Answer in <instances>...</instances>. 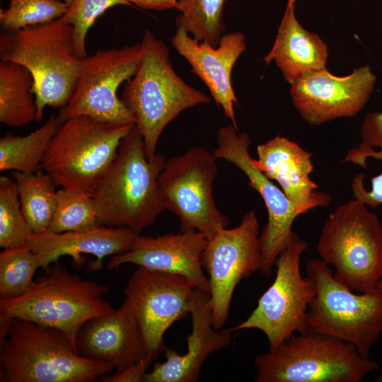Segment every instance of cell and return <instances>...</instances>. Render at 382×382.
Instances as JSON below:
<instances>
[{
	"label": "cell",
	"instance_id": "1",
	"mask_svg": "<svg viewBox=\"0 0 382 382\" xmlns=\"http://www.w3.org/2000/svg\"><path fill=\"white\" fill-rule=\"evenodd\" d=\"M0 324L1 381L91 382L114 368L80 355L57 328L16 318Z\"/></svg>",
	"mask_w": 382,
	"mask_h": 382
},
{
	"label": "cell",
	"instance_id": "2",
	"mask_svg": "<svg viewBox=\"0 0 382 382\" xmlns=\"http://www.w3.org/2000/svg\"><path fill=\"white\" fill-rule=\"evenodd\" d=\"M166 44L148 29L141 42L136 74L126 81L121 98L132 114L149 159L156 154L166 127L183 111L211 102L209 96L190 86L174 71Z\"/></svg>",
	"mask_w": 382,
	"mask_h": 382
},
{
	"label": "cell",
	"instance_id": "3",
	"mask_svg": "<svg viewBox=\"0 0 382 382\" xmlns=\"http://www.w3.org/2000/svg\"><path fill=\"white\" fill-rule=\"evenodd\" d=\"M0 59L21 64L32 74L40 122L46 106L61 109L68 103L83 58L76 50L73 26L60 18L1 33Z\"/></svg>",
	"mask_w": 382,
	"mask_h": 382
},
{
	"label": "cell",
	"instance_id": "4",
	"mask_svg": "<svg viewBox=\"0 0 382 382\" xmlns=\"http://www.w3.org/2000/svg\"><path fill=\"white\" fill-rule=\"evenodd\" d=\"M166 158L146 156L142 135L134 125L122 139L115 160L93 199L98 224L140 232L163 212L157 195V179Z\"/></svg>",
	"mask_w": 382,
	"mask_h": 382
},
{
	"label": "cell",
	"instance_id": "5",
	"mask_svg": "<svg viewBox=\"0 0 382 382\" xmlns=\"http://www.w3.org/2000/svg\"><path fill=\"white\" fill-rule=\"evenodd\" d=\"M46 270L22 295L0 299V323L16 318L52 327L76 347V336L86 322L114 310L104 299L108 289L71 274L57 262Z\"/></svg>",
	"mask_w": 382,
	"mask_h": 382
},
{
	"label": "cell",
	"instance_id": "6",
	"mask_svg": "<svg viewBox=\"0 0 382 382\" xmlns=\"http://www.w3.org/2000/svg\"><path fill=\"white\" fill-rule=\"evenodd\" d=\"M134 125L84 115L67 119L52 139L42 170L57 185L93 197L115 160L122 139Z\"/></svg>",
	"mask_w": 382,
	"mask_h": 382
},
{
	"label": "cell",
	"instance_id": "7",
	"mask_svg": "<svg viewBox=\"0 0 382 382\" xmlns=\"http://www.w3.org/2000/svg\"><path fill=\"white\" fill-rule=\"evenodd\" d=\"M256 382H359L378 364L350 343L307 331L257 356Z\"/></svg>",
	"mask_w": 382,
	"mask_h": 382
},
{
	"label": "cell",
	"instance_id": "8",
	"mask_svg": "<svg viewBox=\"0 0 382 382\" xmlns=\"http://www.w3.org/2000/svg\"><path fill=\"white\" fill-rule=\"evenodd\" d=\"M317 250L321 260L335 268V278L350 290L376 289L382 274V224L365 204L354 199L330 213Z\"/></svg>",
	"mask_w": 382,
	"mask_h": 382
},
{
	"label": "cell",
	"instance_id": "9",
	"mask_svg": "<svg viewBox=\"0 0 382 382\" xmlns=\"http://www.w3.org/2000/svg\"><path fill=\"white\" fill-rule=\"evenodd\" d=\"M306 273L316 288L306 312L308 331L350 343L362 357H369L382 334V291L350 290L321 259L308 260Z\"/></svg>",
	"mask_w": 382,
	"mask_h": 382
},
{
	"label": "cell",
	"instance_id": "10",
	"mask_svg": "<svg viewBox=\"0 0 382 382\" xmlns=\"http://www.w3.org/2000/svg\"><path fill=\"white\" fill-rule=\"evenodd\" d=\"M216 158L202 146L166 159L157 179L161 207L178 218L180 231L195 230L207 238L228 225L213 195Z\"/></svg>",
	"mask_w": 382,
	"mask_h": 382
},
{
	"label": "cell",
	"instance_id": "11",
	"mask_svg": "<svg viewBox=\"0 0 382 382\" xmlns=\"http://www.w3.org/2000/svg\"><path fill=\"white\" fill-rule=\"evenodd\" d=\"M307 247L293 231L276 259L274 282L248 318L228 331L260 330L267 338L269 351L276 349L293 334L308 331L306 312L316 288L301 273V257Z\"/></svg>",
	"mask_w": 382,
	"mask_h": 382
},
{
	"label": "cell",
	"instance_id": "12",
	"mask_svg": "<svg viewBox=\"0 0 382 382\" xmlns=\"http://www.w3.org/2000/svg\"><path fill=\"white\" fill-rule=\"evenodd\" d=\"M140 54L141 43H137L100 50L83 58L73 94L58 114L62 122L84 115L103 121L135 124L117 96V90L136 74Z\"/></svg>",
	"mask_w": 382,
	"mask_h": 382
},
{
	"label": "cell",
	"instance_id": "13",
	"mask_svg": "<svg viewBox=\"0 0 382 382\" xmlns=\"http://www.w3.org/2000/svg\"><path fill=\"white\" fill-rule=\"evenodd\" d=\"M259 221L253 210L236 227L224 228L207 238L202 263L208 274L212 320L221 328L228 316L236 286L259 271L261 264Z\"/></svg>",
	"mask_w": 382,
	"mask_h": 382
},
{
	"label": "cell",
	"instance_id": "14",
	"mask_svg": "<svg viewBox=\"0 0 382 382\" xmlns=\"http://www.w3.org/2000/svg\"><path fill=\"white\" fill-rule=\"evenodd\" d=\"M213 154L238 168L248 179L250 187L262 197L267 211V222L259 236L261 264L260 272L269 277L279 253L291 232L292 224L300 216L282 190L253 163L249 149L251 139L233 125L221 127Z\"/></svg>",
	"mask_w": 382,
	"mask_h": 382
},
{
	"label": "cell",
	"instance_id": "15",
	"mask_svg": "<svg viewBox=\"0 0 382 382\" xmlns=\"http://www.w3.org/2000/svg\"><path fill=\"white\" fill-rule=\"evenodd\" d=\"M196 287L186 277L139 267L124 292L141 328L147 354L156 359L163 351V335L177 320L190 314Z\"/></svg>",
	"mask_w": 382,
	"mask_h": 382
},
{
	"label": "cell",
	"instance_id": "16",
	"mask_svg": "<svg viewBox=\"0 0 382 382\" xmlns=\"http://www.w3.org/2000/svg\"><path fill=\"white\" fill-rule=\"evenodd\" d=\"M377 76L368 64L343 76L326 68L314 71L291 84L293 104L311 125L356 116L372 94Z\"/></svg>",
	"mask_w": 382,
	"mask_h": 382
},
{
	"label": "cell",
	"instance_id": "17",
	"mask_svg": "<svg viewBox=\"0 0 382 382\" xmlns=\"http://www.w3.org/2000/svg\"><path fill=\"white\" fill-rule=\"evenodd\" d=\"M207 243V236L195 230L157 236L140 234L129 251L110 258L107 268L111 270L131 263L180 274L189 279L197 289L209 294V279L202 263Z\"/></svg>",
	"mask_w": 382,
	"mask_h": 382
},
{
	"label": "cell",
	"instance_id": "18",
	"mask_svg": "<svg viewBox=\"0 0 382 382\" xmlns=\"http://www.w3.org/2000/svg\"><path fill=\"white\" fill-rule=\"evenodd\" d=\"M178 52L190 64L191 72L204 83L216 103L231 125L238 128L234 105L238 102L233 89L231 72L239 57L246 50L245 36L241 32L223 35L216 47L190 37L181 26L171 38Z\"/></svg>",
	"mask_w": 382,
	"mask_h": 382
},
{
	"label": "cell",
	"instance_id": "19",
	"mask_svg": "<svg viewBox=\"0 0 382 382\" xmlns=\"http://www.w3.org/2000/svg\"><path fill=\"white\" fill-rule=\"evenodd\" d=\"M76 347L80 355L110 364L116 371L149 355L139 320L126 299L118 309L86 322L76 336Z\"/></svg>",
	"mask_w": 382,
	"mask_h": 382
},
{
	"label": "cell",
	"instance_id": "20",
	"mask_svg": "<svg viewBox=\"0 0 382 382\" xmlns=\"http://www.w3.org/2000/svg\"><path fill=\"white\" fill-rule=\"evenodd\" d=\"M190 314L192 331L187 336V352L179 354L165 347L166 360L156 362L152 370L146 373L145 382H195L202 366L209 356L226 347L231 341V332L214 327L209 293L197 288L193 291Z\"/></svg>",
	"mask_w": 382,
	"mask_h": 382
},
{
	"label": "cell",
	"instance_id": "21",
	"mask_svg": "<svg viewBox=\"0 0 382 382\" xmlns=\"http://www.w3.org/2000/svg\"><path fill=\"white\" fill-rule=\"evenodd\" d=\"M253 165L275 180L300 215L325 207L331 197L317 190L310 175L314 170L311 153L289 139L277 135L256 148Z\"/></svg>",
	"mask_w": 382,
	"mask_h": 382
},
{
	"label": "cell",
	"instance_id": "22",
	"mask_svg": "<svg viewBox=\"0 0 382 382\" xmlns=\"http://www.w3.org/2000/svg\"><path fill=\"white\" fill-rule=\"evenodd\" d=\"M139 235L128 228L98 225L63 233H33L26 244L41 257L42 268L45 270L63 255L71 256L75 267H81L85 260L81 254H88L96 257L89 264L88 270L97 271L103 267L104 257L129 251Z\"/></svg>",
	"mask_w": 382,
	"mask_h": 382
},
{
	"label": "cell",
	"instance_id": "23",
	"mask_svg": "<svg viewBox=\"0 0 382 382\" xmlns=\"http://www.w3.org/2000/svg\"><path fill=\"white\" fill-rule=\"evenodd\" d=\"M328 48L320 37L305 29L295 15V5L286 8L276 39L263 60L274 61L290 85L326 68Z\"/></svg>",
	"mask_w": 382,
	"mask_h": 382
},
{
	"label": "cell",
	"instance_id": "24",
	"mask_svg": "<svg viewBox=\"0 0 382 382\" xmlns=\"http://www.w3.org/2000/svg\"><path fill=\"white\" fill-rule=\"evenodd\" d=\"M34 79L21 64L0 62V122L19 127L36 121L37 107L33 91Z\"/></svg>",
	"mask_w": 382,
	"mask_h": 382
},
{
	"label": "cell",
	"instance_id": "25",
	"mask_svg": "<svg viewBox=\"0 0 382 382\" xmlns=\"http://www.w3.org/2000/svg\"><path fill=\"white\" fill-rule=\"evenodd\" d=\"M62 122L58 115L52 114L40 127L25 136L7 132L0 139V170L42 171L52 139Z\"/></svg>",
	"mask_w": 382,
	"mask_h": 382
},
{
	"label": "cell",
	"instance_id": "26",
	"mask_svg": "<svg viewBox=\"0 0 382 382\" xmlns=\"http://www.w3.org/2000/svg\"><path fill=\"white\" fill-rule=\"evenodd\" d=\"M24 216L33 233L47 231L57 204L56 183L47 173L13 172Z\"/></svg>",
	"mask_w": 382,
	"mask_h": 382
},
{
	"label": "cell",
	"instance_id": "27",
	"mask_svg": "<svg viewBox=\"0 0 382 382\" xmlns=\"http://www.w3.org/2000/svg\"><path fill=\"white\" fill-rule=\"evenodd\" d=\"M226 0H178L176 9L180 14L175 20L198 41L214 47L219 45L225 25L223 22Z\"/></svg>",
	"mask_w": 382,
	"mask_h": 382
},
{
	"label": "cell",
	"instance_id": "28",
	"mask_svg": "<svg viewBox=\"0 0 382 382\" xmlns=\"http://www.w3.org/2000/svg\"><path fill=\"white\" fill-rule=\"evenodd\" d=\"M42 267L41 257L27 244L4 248L0 253V297L22 295L33 284L35 271Z\"/></svg>",
	"mask_w": 382,
	"mask_h": 382
},
{
	"label": "cell",
	"instance_id": "29",
	"mask_svg": "<svg viewBox=\"0 0 382 382\" xmlns=\"http://www.w3.org/2000/svg\"><path fill=\"white\" fill-rule=\"evenodd\" d=\"M98 225V214L93 197L63 187L57 190L56 208L47 231L63 233Z\"/></svg>",
	"mask_w": 382,
	"mask_h": 382
},
{
	"label": "cell",
	"instance_id": "30",
	"mask_svg": "<svg viewBox=\"0 0 382 382\" xmlns=\"http://www.w3.org/2000/svg\"><path fill=\"white\" fill-rule=\"evenodd\" d=\"M33 233L23 213L16 180L0 177V247L25 245Z\"/></svg>",
	"mask_w": 382,
	"mask_h": 382
},
{
	"label": "cell",
	"instance_id": "31",
	"mask_svg": "<svg viewBox=\"0 0 382 382\" xmlns=\"http://www.w3.org/2000/svg\"><path fill=\"white\" fill-rule=\"evenodd\" d=\"M69 4L63 0H15L0 11V23L6 30L52 21L62 18Z\"/></svg>",
	"mask_w": 382,
	"mask_h": 382
},
{
	"label": "cell",
	"instance_id": "32",
	"mask_svg": "<svg viewBox=\"0 0 382 382\" xmlns=\"http://www.w3.org/2000/svg\"><path fill=\"white\" fill-rule=\"evenodd\" d=\"M117 5L132 6L127 0H74L62 19L74 28L76 52L81 58L88 54L86 38L91 27L105 11Z\"/></svg>",
	"mask_w": 382,
	"mask_h": 382
},
{
	"label": "cell",
	"instance_id": "33",
	"mask_svg": "<svg viewBox=\"0 0 382 382\" xmlns=\"http://www.w3.org/2000/svg\"><path fill=\"white\" fill-rule=\"evenodd\" d=\"M374 158L382 162V148L378 151L359 144L358 147L349 150L344 158L345 162H350L366 168V159ZM364 174L359 173L353 178L351 187L354 199L366 207L375 209L382 204V172L371 178V189L366 190L364 185Z\"/></svg>",
	"mask_w": 382,
	"mask_h": 382
},
{
	"label": "cell",
	"instance_id": "34",
	"mask_svg": "<svg viewBox=\"0 0 382 382\" xmlns=\"http://www.w3.org/2000/svg\"><path fill=\"white\" fill-rule=\"evenodd\" d=\"M360 137L362 145L382 148V112L373 111L365 115Z\"/></svg>",
	"mask_w": 382,
	"mask_h": 382
},
{
	"label": "cell",
	"instance_id": "35",
	"mask_svg": "<svg viewBox=\"0 0 382 382\" xmlns=\"http://www.w3.org/2000/svg\"><path fill=\"white\" fill-rule=\"evenodd\" d=\"M156 359L151 355H147L141 361L125 368V369L116 371L112 375L106 374L100 377L105 382H140L143 381L146 374V370L151 364Z\"/></svg>",
	"mask_w": 382,
	"mask_h": 382
},
{
	"label": "cell",
	"instance_id": "36",
	"mask_svg": "<svg viewBox=\"0 0 382 382\" xmlns=\"http://www.w3.org/2000/svg\"><path fill=\"white\" fill-rule=\"evenodd\" d=\"M132 5L134 4L146 10L163 11L175 8L178 0H127Z\"/></svg>",
	"mask_w": 382,
	"mask_h": 382
},
{
	"label": "cell",
	"instance_id": "37",
	"mask_svg": "<svg viewBox=\"0 0 382 382\" xmlns=\"http://www.w3.org/2000/svg\"><path fill=\"white\" fill-rule=\"evenodd\" d=\"M376 289L380 291H382V274H381V279H380V280H379V282L378 283Z\"/></svg>",
	"mask_w": 382,
	"mask_h": 382
},
{
	"label": "cell",
	"instance_id": "38",
	"mask_svg": "<svg viewBox=\"0 0 382 382\" xmlns=\"http://www.w3.org/2000/svg\"><path fill=\"white\" fill-rule=\"evenodd\" d=\"M296 0H288L286 7L294 6Z\"/></svg>",
	"mask_w": 382,
	"mask_h": 382
},
{
	"label": "cell",
	"instance_id": "39",
	"mask_svg": "<svg viewBox=\"0 0 382 382\" xmlns=\"http://www.w3.org/2000/svg\"><path fill=\"white\" fill-rule=\"evenodd\" d=\"M9 1H10V2H11V1H13L15 0H9ZM63 1H65L66 4L70 5L73 2L74 0H63Z\"/></svg>",
	"mask_w": 382,
	"mask_h": 382
}]
</instances>
